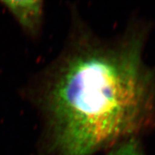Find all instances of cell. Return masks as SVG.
<instances>
[{
	"label": "cell",
	"mask_w": 155,
	"mask_h": 155,
	"mask_svg": "<svg viewBox=\"0 0 155 155\" xmlns=\"http://www.w3.org/2000/svg\"><path fill=\"white\" fill-rule=\"evenodd\" d=\"M148 30L133 24L104 38L79 18L58 56L20 91L40 116L53 155H93L155 127V71L145 59Z\"/></svg>",
	"instance_id": "obj_1"
},
{
	"label": "cell",
	"mask_w": 155,
	"mask_h": 155,
	"mask_svg": "<svg viewBox=\"0 0 155 155\" xmlns=\"http://www.w3.org/2000/svg\"><path fill=\"white\" fill-rule=\"evenodd\" d=\"M27 37L36 40L40 37L44 24L45 5L40 0L0 1Z\"/></svg>",
	"instance_id": "obj_2"
},
{
	"label": "cell",
	"mask_w": 155,
	"mask_h": 155,
	"mask_svg": "<svg viewBox=\"0 0 155 155\" xmlns=\"http://www.w3.org/2000/svg\"><path fill=\"white\" fill-rule=\"evenodd\" d=\"M106 155H144L139 139L124 141L110 149Z\"/></svg>",
	"instance_id": "obj_3"
}]
</instances>
